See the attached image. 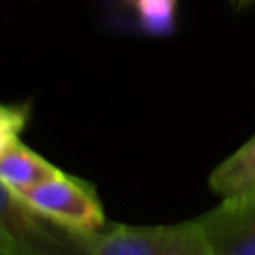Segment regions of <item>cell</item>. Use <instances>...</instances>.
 <instances>
[{
    "mask_svg": "<svg viewBox=\"0 0 255 255\" xmlns=\"http://www.w3.org/2000/svg\"><path fill=\"white\" fill-rule=\"evenodd\" d=\"M56 171L58 167H54L52 163H48V159L26 147L20 137H14L0 151V183H4L18 195L50 179Z\"/></svg>",
    "mask_w": 255,
    "mask_h": 255,
    "instance_id": "6",
    "label": "cell"
},
{
    "mask_svg": "<svg viewBox=\"0 0 255 255\" xmlns=\"http://www.w3.org/2000/svg\"><path fill=\"white\" fill-rule=\"evenodd\" d=\"M94 255H213L195 219L163 225L106 223L92 235Z\"/></svg>",
    "mask_w": 255,
    "mask_h": 255,
    "instance_id": "2",
    "label": "cell"
},
{
    "mask_svg": "<svg viewBox=\"0 0 255 255\" xmlns=\"http://www.w3.org/2000/svg\"><path fill=\"white\" fill-rule=\"evenodd\" d=\"M137 24L149 34H169L175 22L177 0H126Z\"/></svg>",
    "mask_w": 255,
    "mask_h": 255,
    "instance_id": "7",
    "label": "cell"
},
{
    "mask_svg": "<svg viewBox=\"0 0 255 255\" xmlns=\"http://www.w3.org/2000/svg\"><path fill=\"white\" fill-rule=\"evenodd\" d=\"M0 255H94L92 235L70 229L0 183Z\"/></svg>",
    "mask_w": 255,
    "mask_h": 255,
    "instance_id": "1",
    "label": "cell"
},
{
    "mask_svg": "<svg viewBox=\"0 0 255 255\" xmlns=\"http://www.w3.org/2000/svg\"><path fill=\"white\" fill-rule=\"evenodd\" d=\"M209 187L221 201L255 197V133L211 171Z\"/></svg>",
    "mask_w": 255,
    "mask_h": 255,
    "instance_id": "5",
    "label": "cell"
},
{
    "mask_svg": "<svg viewBox=\"0 0 255 255\" xmlns=\"http://www.w3.org/2000/svg\"><path fill=\"white\" fill-rule=\"evenodd\" d=\"M197 221L213 255H255V197L221 201Z\"/></svg>",
    "mask_w": 255,
    "mask_h": 255,
    "instance_id": "4",
    "label": "cell"
},
{
    "mask_svg": "<svg viewBox=\"0 0 255 255\" xmlns=\"http://www.w3.org/2000/svg\"><path fill=\"white\" fill-rule=\"evenodd\" d=\"M229 2H231V4H233V8H237V10L255 6V0H229Z\"/></svg>",
    "mask_w": 255,
    "mask_h": 255,
    "instance_id": "8",
    "label": "cell"
},
{
    "mask_svg": "<svg viewBox=\"0 0 255 255\" xmlns=\"http://www.w3.org/2000/svg\"><path fill=\"white\" fill-rule=\"evenodd\" d=\"M22 197L70 229L94 235L106 227V215L94 187L60 169L50 179L22 193Z\"/></svg>",
    "mask_w": 255,
    "mask_h": 255,
    "instance_id": "3",
    "label": "cell"
}]
</instances>
